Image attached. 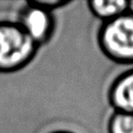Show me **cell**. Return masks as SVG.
<instances>
[{"mask_svg":"<svg viewBox=\"0 0 133 133\" xmlns=\"http://www.w3.org/2000/svg\"><path fill=\"white\" fill-rule=\"evenodd\" d=\"M108 130L109 133H133V114L121 111L112 114Z\"/></svg>","mask_w":133,"mask_h":133,"instance_id":"6","label":"cell"},{"mask_svg":"<svg viewBox=\"0 0 133 133\" xmlns=\"http://www.w3.org/2000/svg\"><path fill=\"white\" fill-rule=\"evenodd\" d=\"M50 133H74V132H71L68 130H56V131H52Z\"/></svg>","mask_w":133,"mask_h":133,"instance_id":"8","label":"cell"},{"mask_svg":"<svg viewBox=\"0 0 133 133\" xmlns=\"http://www.w3.org/2000/svg\"><path fill=\"white\" fill-rule=\"evenodd\" d=\"M31 2L49 11H52L53 9L70 4V1H64V0H31Z\"/></svg>","mask_w":133,"mask_h":133,"instance_id":"7","label":"cell"},{"mask_svg":"<svg viewBox=\"0 0 133 133\" xmlns=\"http://www.w3.org/2000/svg\"><path fill=\"white\" fill-rule=\"evenodd\" d=\"M110 101L121 112L133 114V72L121 76L112 84Z\"/></svg>","mask_w":133,"mask_h":133,"instance_id":"4","label":"cell"},{"mask_svg":"<svg viewBox=\"0 0 133 133\" xmlns=\"http://www.w3.org/2000/svg\"><path fill=\"white\" fill-rule=\"evenodd\" d=\"M130 3L125 0H94L87 2L91 14L99 19H114L126 10Z\"/></svg>","mask_w":133,"mask_h":133,"instance_id":"5","label":"cell"},{"mask_svg":"<svg viewBox=\"0 0 133 133\" xmlns=\"http://www.w3.org/2000/svg\"><path fill=\"white\" fill-rule=\"evenodd\" d=\"M38 46L18 22L0 21V73H15L35 57Z\"/></svg>","mask_w":133,"mask_h":133,"instance_id":"1","label":"cell"},{"mask_svg":"<svg viewBox=\"0 0 133 133\" xmlns=\"http://www.w3.org/2000/svg\"><path fill=\"white\" fill-rule=\"evenodd\" d=\"M101 49L109 58L133 62V14H123L102 26L98 35Z\"/></svg>","mask_w":133,"mask_h":133,"instance_id":"2","label":"cell"},{"mask_svg":"<svg viewBox=\"0 0 133 133\" xmlns=\"http://www.w3.org/2000/svg\"><path fill=\"white\" fill-rule=\"evenodd\" d=\"M18 23L38 47L51 39L55 29V21L52 11L31 1H28L26 6L20 11Z\"/></svg>","mask_w":133,"mask_h":133,"instance_id":"3","label":"cell"}]
</instances>
